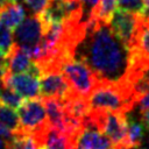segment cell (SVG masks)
Wrapping results in <instances>:
<instances>
[{
    "label": "cell",
    "instance_id": "6da1fadb",
    "mask_svg": "<svg viewBox=\"0 0 149 149\" xmlns=\"http://www.w3.org/2000/svg\"><path fill=\"white\" fill-rule=\"evenodd\" d=\"M74 57L85 62L99 81L130 84L129 49L107 22L86 19V29L76 45Z\"/></svg>",
    "mask_w": 149,
    "mask_h": 149
},
{
    "label": "cell",
    "instance_id": "7a4b0ae2",
    "mask_svg": "<svg viewBox=\"0 0 149 149\" xmlns=\"http://www.w3.org/2000/svg\"><path fill=\"white\" fill-rule=\"evenodd\" d=\"M90 109L130 112L136 105V95L132 84L98 81L87 97Z\"/></svg>",
    "mask_w": 149,
    "mask_h": 149
},
{
    "label": "cell",
    "instance_id": "3957f363",
    "mask_svg": "<svg viewBox=\"0 0 149 149\" xmlns=\"http://www.w3.org/2000/svg\"><path fill=\"white\" fill-rule=\"evenodd\" d=\"M59 71L68 79L73 91L83 98H87L99 81L90 66L76 57L64 61L59 65Z\"/></svg>",
    "mask_w": 149,
    "mask_h": 149
},
{
    "label": "cell",
    "instance_id": "277c9868",
    "mask_svg": "<svg viewBox=\"0 0 149 149\" xmlns=\"http://www.w3.org/2000/svg\"><path fill=\"white\" fill-rule=\"evenodd\" d=\"M19 118L23 134L35 136L49 126L45 105L41 97L24 100L19 107Z\"/></svg>",
    "mask_w": 149,
    "mask_h": 149
},
{
    "label": "cell",
    "instance_id": "5b68a950",
    "mask_svg": "<svg viewBox=\"0 0 149 149\" xmlns=\"http://www.w3.org/2000/svg\"><path fill=\"white\" fill-rule=\"evenodd\" d=\"M76 94L77 93L61 71H47L40 76V97L56 98L61 101H65Z\"/></svg>",
    "mask_w": 149,
    "mask_h": 149
},
{
    "label": "cell",
    "instance_id": "8992f818",
    "mask_svg": "<svg viewBox=\"0 0 149 149\" xmlns=\"http://www.w3.org/2000/svg\"><path fill=\"white\" fill-rule=\"evenodd\" d=\"M141 14L123 9H115L109 20V26L114 34L129 49L135 40L137 28L140 26Z\"/></svg>",
    "mask_w": 149,
    "mask_h": 149
},
{
    "label": "cell",
    "instance_id": "52a82bcc",
    "mask_svg": "<svg viewBox=\"0 0 149 149\" xmlns=\"http://www.w3.org/2000/svg\"><path fill=\"white\" fill-rule=\"evenodd\" d=\"M14 43L23 49H30L40 44L43 36V23L38 15L26 16L14 29Z\"/></svg>",
    "mask_w": 149,
    "mask_h": 149
},
{
    "label": "cell",
    "instance_id": "ba28073f",
    "mask_svg": "<svg viewBox=\"0 0 149 149\" xmlns=\"http://www.w3.org/2000/svg\"><path fill=\"white\" fill-rule=\"evenodd\" d=\"M1 84L9 86L26 99L40 97V78L29 72H7L1 80Z\"/></svg>",
    "mask_w": 149,
    "mask_h": 149
},
{
    "label": "cell",
    "instance_id": "9c48e42d",
    "mask_svg": "<svg viewBox=\"0 0 149 149\" xmlns=\"http://www.w3.org/2000/svg\"><path fill=\"white\" fill-rule=\"evenodd\" d=\"M6 61L8 65L9 73H20V72H29L40 78L41 69L36 62L29 56V54L19 44L14 43L10 51L6 55Z\"/></svg>",
    "mask_w": 149,
    "mask_h": 149
},
{
    "label": "cell",
    "instance_id": "30bf717a",
    "mask_svg": "<svg viewBox=\"0 0 149 149\" xmlns=\"http://www.w3.org/2000/svg\"><path fill=\"white\" fill-rule=\"evenodd\" d=\"M77 149H112V143L102 132L86 125L78 137Z\"/></svg>",
    "mask_w": 149,
    "mask_h": 149
},
{
    "label": "cell",
    "instance_id": "8fae6325",
    "mask_svg": "<svg viewBox=\"0 0 149 149\" xmlns=\"http://www.w3.org/2000/svg\"><path fill=\"white\" fill-rule=\"evenodd\" d=\"M26 17V9L19 2H9L0 9V22L14 30Z\"/></svg>",
    "mask_w": 149,
    "mask_h": 149
},
{
    "label": "cell",
    "instance_id": "7c38bea8",
    "mask_svg": "<svg viewBox=\"0 0 149 149\" xmlns=\"http://www.w3.org/2000/svg\"><path fill=\"white\" fill-rule=\"evenodd\" d=\"M0 123L12 130L14 134H22L20 118L14 108L5 105L0 101Z\"/></svg>",
    "mask_w": 149,
    "mask_h": 149
},
{
    "label": "cell",
    "instance_id": "4fadbf2b",
    "mask_svg": "<svg viewBox=\"0 0 149 149\" xmlns=\"http://www.w3.org/2000/svg\"><path fill=\"white\" fill-rule=\"evenodd\" d=\"M144 137L143 125L128 118V142L130 149L140 148Z\"/></svg>",
    "mask_w": 149,
    "mask_h": 149
},
{
    "label": "cell",
    "instance_id": "5bb4252c",
    "mask_svg": "<svg viewBox=\"0 0 149 149\" xmlns=\"http://www.w3.org/2000/svg\"><path fill=\"white\" fill-rule=\"evenodd\" d=\"M8 149H40L35 137L30 134H14V137L8 141Z\"/></svg>",
    "mask_w": 149,
    "mask_h": 149
},
{
    "label": "cell",
    "instance_id": "9a60e30c",
    "mask_svg": "<svg viewBox=\"0 0 149 149\" xmlns=\"http://www.w3.org/2000/svg\"><path fill=\"white\" fill-rule=\"evenodd\" d=\"M0 101L12 108H19L23 104L24 98L9 86L2 85L0 90Z\"/></svg>",
    "mask_w": 149,
    "mask_h": 149
},
{
    "label": "cell",
    "instance_id": "2e32d148",
    "mask_svg": "<svg viewBox=\"0 0 149 149\" xmlns=\"http://www.w3.org/2000/svg\"><path fill=\"white\" fill-rule=\"evenodd\" d=\"M14 44V36L12 29H9L6 24L0 22V49L7 55Z\"/></svg>",
    "mask_w": 149,
    "mask_h": 149
},
{
    "label": "cell",
    "instance_id": "e0dca14e",
    "mask_svg": "<svg viewBox=\"0 0 149 149\" xmlns=\"http://www.w3.org/2000/svg\"><path fill=\"white\" fill-rule=\"evenodd\" d=\"M116 8L141 14L143 9V1L142 0H116Z\"/></svg>",
    "mask_w": 149,
    "mask_h": 149
},
{
    "label": "cell",
    "instance_id": "ac0fdd59",
    "mask_svg": "<svg viewBox=\"0 0 149 149\" xmlns=\"http://www.w3.org/2000/svg\"><path fill=\"white\" fill-rule=\"evenodd\" d=\"M24 3L28 6L33 14L40 15L45 10L48 5L50 3V0H24Z\"/></svg>",
    "mask_w": 149,
    "mask_h": 149
},
{
    "label": "cell",
    "instance_id": "d6986e66",
    "mask_svg": "<svg viewBox=\"0 0 149 149\" xmlns=\"http://www.w3.org/2000/svg\"><path fill=\"white\" fill-rule=\"evenodd\" d=\"M83 2V8H84V14L86 15L85 17L87 19L88 15L97 8V6L99 5L100 0H81Z\"/></svg>",
    "mask_w": 149,
    "mask_h": 149
},
{
    "label": "cell",
    "instance_id": "ffe728a7",
    "mask_svg": "<svg viewBox=\"0 0 149 149\" xmlns=\"http://www.w3.org/2000/svg\"><path fill=\"white\" fill-rule=\"evenodd\" d=\"M136 105L139 106L140 112H143L146 109H149V91L141 94L136 99Z\"/></svg>",
    "mask_w": 149,
    "mask_h": 149
},
{
    "label": "cell",
    "instance_id": "44dd1931",
    "mask_svg": "<svg viewBox=\"0 0 149 149\" xmlns=\"http://www.w3.org/2000/svg\"><path fill=\"white\" fill-rule=\"evenodd\" d=\"M0 137L8 142L14 137V133L12 130H9L7 127H5L3 125L0 123Z\"/></svg>",
    "mask_w": 149,
    "mask_h": 149
},
{
    "label": "cell",
    "instance_id": "7402d4cb",
    "mask_svg": "<svg viewBox=\"0 0 149 149\" xmlns=\"http://www.w3.org/2000/svg\"><path fill=\"white\" fill-rule=\"evenodd\" d=\"M7 72H8V65H7L6 57L0 58V83H1V80L3 79V77Z\"/></svg>",
    "mask_w": 149,
    "mask_h": 149
},
{
    "label": "cell",
    "instance_id": "603a6c76",
    "mask_svg": "<svg viewBox=\"0 0 149 149\" xmlns=\"http://www.w3.org/2000/svg\"><path fill=\"white\" fill-rule=\"evenodd\" d=\"M141 121H142L143 127L147 130H149V109H146V111L141 112Z\"/></svg>",
    "mask_w": 149,
    "mask_h": 149
},
{
    "label": "cell",
    "instance_id": "cb8c5ba5",
    "mask_svg": "<svg viewBox=\"0 0 149 149\" xmlns=\"http://www.w3.org/2000/svg\"><path fill=\"white\" fill-rule=\"evenodd\" d=\"M143 1V9H142V15L146 17H149V0H142Z\"/></svg>",
    "mask_w": 149,
    "mask_h": 149
},
{
    "label": "cell",
    "instance_id": "d4e9b609",
    "mask_svg": "<svg viewBox=\"0 0 149 149\" xmlns=\"http://www.w3.org/2000/svg\"><path fill=\"white\" fill-rule=\"evenodd\" d=\"M0 149H8V142L0 137Z\"/></svg>",
    "mask_w": 149,
    "mask_h": 149
},
{
    "label": "cell",
    "instance_id": "484cf974",
    "mask_svg": "<svg viewBox=\"0 0 149 149\" xmlns=\"http://www.w3.org/2000/svg\"><path fill=\"white\" fill-rule=\"evenodd\" d=\"M10 2V0H0V9L2 8V7H5L7 3H9Z\"/></svg>",
    "mask_w": 149,
    "mask_h": 149
},
{
    "label": "cell",
    "instance_id": "4316f807",
    "mask_svg": "<svg viewBox=\"0 0 149 149\" xmlns=\"http://www.w3.org/2000/svg\"><path fill=\"white\" fill-rule=\"evenodd\" d=\"M3 57H6V55H5V52L0 49V58H3Z\"/></svg>",
    "mask_w": 149,
    "mask_h": 149
},
{
    "label": "cell",
    "instance_id": "83f0119b",
    "mask_svg": "<svg viewBox=\"0 0 149 149\" xmlns=\"http://www.w3.org/2000/svg\"><path fill=\"white\" fill-rule=\"evenodd\" d=\"M40 149H50V148H48V147H44V146H42V147H40Z\"/></svg>",
    "mask_w": 149,
    "mask_h": 149
},
{
    "label": "cell",
    "instance_id": "f1b7e54d",
    "mask_svg": "<svg viewBox=\"0 0 149 149\" xmlns=\"http://www.w3.org/2000/svg\"><path fill=\"white\" fill-rule=\"evenodd\" d=\"M20 0H10V2H19Z\"/></svg>",
    "mask_w": 149,
    "mask_h": 149
},
{
    "label": "cell",
    "instance_id": "f546056e",
    "mask_svg": "<svg viewBox=\"0 0 149 149\" xmlns=\"http://www.w3.org/2000/svg\"><path fill=\"white\" fill-rule=\"evenodd\" d=\"M0 90H1V83H0Z\"/></svg>",
    "mask_w": 149,
    "mask_h": 149
},
{
    "label": "cell",
    "instance_id": "4dcf8cb0",
    "mask_svg": "<svg viewBox=\"0 0 149 149\" xmlns=\"http://www.w3.org/2000/svg\"><path fill=\"white\" fill-rule=\"evenodd\" d=\"M147 149H149V147H148V148H147Z\"/></svg>",
    "mask_w": 149,
    "mask_h": 149
}]
</instances>
